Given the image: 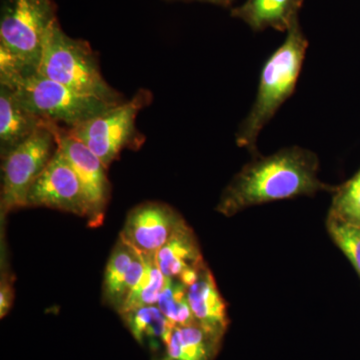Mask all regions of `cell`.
Instances as JSON below:
<instances>
[{
  "label": "cell",
  "mask_w": 360,
  "mask_h": 360,
  "mask_svg": "<svg viewBox=\"0 0 360 360\" xmlns=\"http://www.w3.org/2000/svg\"><path fill=\"white\" fill-rule=\"evenodd\" d=\"M153 94L139 90L134 98L118 104L87 120L68 132L84 143L108 168L123 148L141 144V134L135 127L137 113L150 103Z\"/></svg>",
  "instance_id": "8992f818"
},
{
  "label": "cell",
  "mask_w": 360,
  "mask_h": 360,
  "mask_svg": "<svg viewBox=\"0 0 360 360\" xmlns=\"http://www.w3.org/2000/svg\"><path fill=\"white\" fill-rule=\"evenodd\" d=\"M172 1V0H169ZM200 1L210 2V4H217V6H231L232 0H200Z\"/></svg>",
  "instance_id": "603a6c76"
},
{
  "label": "cell",
  "mask_w": 360,
  "mask_h": 360,
  "mask_svg": "<svg viewBox=\"0 0 360 360\" xmlns=\"http://www.w3.org/2000/svg\"><path fill=\"white\" fill-rule=\"evenodd\" d=\"M13 286L11 277L8 274L2 272L1 283H0V317L4 319L9 310L11 309L13 303Z\"/></svg>",
  "instance_id": "7402d4cb"
},
{
  "label": "cell",
  "mask_w": 360,
  "mask_h": 360,
  "mask_svg": "<svg viewBox=\"0 0 360 360\" xmlns=\"http://www.w3.org/2000/svg\"><path fill=\"white\" fill-rule=\"evenodd\" d=\"M156 305L174 326H188L196 322L187 298V286L176 279H167Z\"/></svg>",
  "instance_id": "d6986e66"
},
{
  "label": "cell",
  "mask_w": 360,
  "mask_h": 360,
  "mask_svg": "<svg viewBox=\"0 0 360 360\" xmlns=\"http://www.w3.org/2000/svg\"><path fill=\"white\" fill-rule=\"evenodd\" d=\"M319 160L314 151L291 146L269 156H255L222 191L217 212L231 217L251 206L297 196H311L338 187L319 177Z\"/></svg>",
  "instance_id": "6da1fadb"
},
{
  "label": "cell",
  "mask_w": 360,
  "mask_h": 360,
  "mask_svg": "<svg viewBox=\"0 0 360 360\" xmlns=\"http://www.w3.org/2000/svg\"><path fill=\"white\" fill-rule=\"evenodd\" d=\"M326 229L333 243L345 253L360 277V226L328 217Z\"/></svg>",
  "instance_id": "44dd1931"
},
{
  "label": "cell",
  "mask_w": 360,
  "mask_h": 360,
  "mask_svg": "<svg viewBox=\"0 0 360 360\" xmlns=\"http://www.w3.org/2000/svg\"><path fill=\"white\" fill-rule=\"evenodd\" d=\"M0 75L37 72L47 32L58 20L53 0H0Z\"/></svg>",
  "instance_id": "3957f363"
},
{
  "label": "cell",
  "mask_w": 360,
  "mask_h": 360,
  "mask_svg": "<svg viewBox=\"0 0 360 360\" xmlns=\"http://www.w3.org/2000/svg\"><path fill=\"white\" fill-rule=\"evenodd\" d=\"M303 0H248L231 11V15L245 21L252 30L271 27L288 32L298 18Z\"/></svg>",
  "instance_id": "e0dca14e"
},
{
  "label": "cell",
  "mask_w": 360,
  "mask_h": 360,
  "mask_svg": "<svg viewBox=\"0 0 360 360\" xmlns=\"http://www.w3.org/2000/svg\"><path fill=\"white\" fill-rule=\"evenodd\" d=\"M184 219L160 202L136 206L127 215L120 236L142 253H155L165 245Z\"/></svg>",
  "instance_id": "30bf717a"
},
{
  "label": "cell",
  "mask_w": 360,
  "mask_h": 360,
  "mask_svg": "<svg viewBox=\"0 0 360 360\" xmlns=\"http://www.w3.org/2000/svg\"><path fill=\"white\" fill-rule=\"evenodd\" d=\"M58 148L77 174L87 203V219L91 226L103 224L110 200V181L101 160L84 143L75 139L68 129L49 122Z\"/></svg>",
  "instance_id": "ba28073f"
},
{
  "label": "cell",
  "mask_w": 360,
  "mask_h": 360,
  "mask_svg": "<svg viewBox=\"0 0 360 360\" xmlns=\"http://www.w3.org/2000/svg\"><path fill=\"white\" fill-rule=\"evenodd\" d=\"M155 257L161 272L167 278L176 279L187 288L195 281L206 264L195 234L184 219Z\"/></svg>",
  "instance_id": "8fae6325"
},
{
  "label": "cell",
  "mask_w": 360,
  "mask_h": 360,
  "mask_svg": "<svg viewBox=\"0 0 360 360\" xmlns=\"http://www.w3.org/2000/svg\"><path fill=\"white\" fill-rule=\"evenodd\" d=\"M0 84L11 87L18 101L33 115L68 129L115 106L75 91L37 72L0 75Z\"/></svg>",
  "instance_id": "5b68a950"
},
{
  "label": "cell",
  "mask_w": 360,
  "mask_h": 360,
  "mask_svg": "<svg viewBox=\"0 0 360 360\" xmlns=\"http://www.w3.org/2000/svg\"><path fill=\"white\" fill-rule=\"evenodd\" d=\"M58 148L49 122L25 142L2 158V186L0 198L1 220L9 212L26 207L27 195L35 180Z\"/></svg>",
  "instance_id": "52a82bcc"
},
{
  "label": "cell",
  "mask_w": 360,
  "mask_h": 360,
  "mask_svg": "<svg viewBox=\"0 0 360 360\" xmlns=\"http://www.w3.org/2000/svg\"><path fill=\"white\" fill-rule=\"evenodd\" d=\"M144 269L141 252L120 236L104 271L103 302L118 312L139 283Z\"/></svg>",
  "instance_id": "7c38bea8"
},
{
  "label": "cell",
  "mask_w": 360,
  "mask_h": 360,
  "mask_svg": "<svg viewBox=\"0 0 360 360\" xmlns=\"http://www.w3.org/2000/svg\"><path fill=\"white\" fill-rule=\"evenodd\" d=\"M32 206H44L87 219V203L82 184L58 148L28 193L26 207Z\"/></svg>",
  "instance_id": "9c48e42d"
},
{
  "label": "cell",
  "mask_w": 360,
  "mask_h": 360,
  "mask_svg": "<svg viewBox=\"0 0 360 360\" xmlns=\"http://www.w3.org/2000/svg\"><path fill=\"white\" fill-rule=\"evenodd\" d=\"M222 338L206 330L198 322L175 326L160 360H214Z\"/></svg>",
  "instance_id": "2e32d148"
},
{
  "label": "cell",
  "mask_w": 360,
  "mask_h": 360,
  "mask_svg": "<svg viewBox=\"0 0 360 360\" xmlns=\"http://www.w3.org/2000/svg\"><path fill=\"white\" fill-rule=\"evenodd\" d=\"M123 323L141 347L160 360L165 352L170 333L174 328L158 305L136 307L120 314Z\"/></svg>",
  "instance_id": "9a60e30c"
},
{
  "label": "cell",
  "mask_w": 360,
  "mask_h": 360,
  "mask_svg": "<svg viewBox=\"0 0 360 360\" xmlns=\"http://www.w3.org/2000/svg\"><path fill=\"white\" fill-rule=\"evenodd\" d=\"M187 298L195 321L224 340L229 326L227 305L207 265L202 267L195 281L187 288Z\"/></svg>",
  "instance_id": "4fadbf2b"
},
{
  "label": "cell",
  "mask_w": 360,
  "mask_h": 360,
  "mask_svg": "<svg viewBox=\"0 0 360 360\" xmlns=\"http://www.w3.org/2000/svg\"><path fill=\"white\" fill-rule=\"evenodd\" d=\"M328 217L360 226V170L335 191Z\"/></svg>",
  "instance_id": "ffe728a7"
},
{
  "label": "cell",
  "mask_w": 360,
  "mask_h": 360,
  "mask_svg": "<svg viewBox=\"0 0 360 360\" xmlns=\"http://www.w3.org/2000/svg\"><path fill=\"white\" fill-rule=\"evenodd\" d=\"M41 120L26 110L16 98L13 90L0 84V155L4 158L25 142L44 124Z\"/></svg>",
  "instance_id": "5bb4252c"
},
{
  "label": "cell",
  "mask_w": 360,
  "mask_h": 360,
  "mask_svg": "<svg viewBox=\"0 0 360 360\" xmlns=\"http://www.w3.org/2000/svg\"><path fill=\"white\" fill-rule=\"evenodd\" d=\"M286 32L283 44L265 63L257 99L236 134L238 146L253 153H257L258 135L295 91L309 47L298 18Z\"/></svg>",
  "instance_id": "7a4b0ae2"
},
{
  "label": "cell",
  "mask_w": 360,
  "mask_h": 360,
  "mask_svg": "<svg viewBox=\"0 0 360 360\" xmlns=\"http://www.w3.org/2000/svg\"><path fill=\"white\" fill-rule=\"evenodd\" d=\"M141 255L144 262L143 272L139 283L123 303L122 309L118 310V314L136 307L158 304L161 292L167 283V277L161 272L156 262V253L153 255V253L141 252Z\"/></svg>",
  "instance_id": "ac0fdd59"
},
{
  "label": "cell",
  "mask_w": 360,
  "mask_h": 360,
  "mask_svg": "<svg viewBox=\"0 0 360 360\" xmlns=\"http://www.w3.org/2000/svg\"><path fill=\"white\" fill-rule=\"evenodd\" d=\"M37 72L112 105L124 103L122 94L104 80L89 42L66 34L58 20L51 26L45 37Z\"/></svg>",
  "instance_id": "277c9868"
}]
</instances>
